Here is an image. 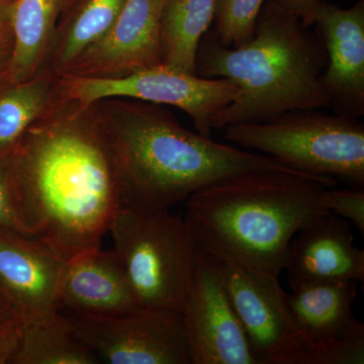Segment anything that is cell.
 Listing matches in <instances>:
<instances>
[{"mask_svg":"<svg viewBox=\"0 0 364 364\" xmlns=\"http://www.w3.org/2000/svg\"><path fill=\"white\" fill-rule=\"evenodd\" d=\"M28 235L68 260L100 248L122 208L116 159L95 105L64 97L14 148Z\"/></svg>","mask_w":364,"mask_h":364,"instance_id":"6da1fadb","label":"cell"},{"mask_svg":"<svg viewBox=\"0 0 364 364\" xmlns=\"http://www.w3.org/2000/svg\"><path fill=\"white\" fill-rule=\"evenodd\" d=\"M93 105L114 151L122 208L169 210L226 176L249 170H293L267 155L186 130L165 105L123 97Z\"/></svg>","mask_w":364,"mask_h":364,"instance_id":"7a4b0ae2","label":"cell"},{"mask_svg":"<svg viewBox=\"0 0 364 364\" xmlns=\"http://www.w3.org/2000/svg\"><path fill=\"white\" fill-rule=\"evenodd\" d=\"M337 183L294 170H249L195 191L183 219L198 250L279 277L294 237L329 213L323 191Z\"/></svg>","mask_w":364,"mask_h":364,"instance_id":"3957f363","label":"cell"},{"mask_svg":"<svg viewBox=\"0 0 364 364\" xmlns=\"http://www.w3.org/2000/svg\"><path fill=\"white\" fill-rule=\"evenodd\" d=\"M326 65L327 54L318 33L272 0L261 9L250 42L225 47L208 30L196 59V75L226 78L237 87V97L215 114L212 129L330 107L321 83Z\"/></svg>","mask_w":364,"mask_h":364,"instance_id":"277c9868","label":"cell"},{"mask_svg":"<svg viewBox=\"0 0 364 364\" xmlns=\"http://www.w3.org/2000/svg\"><path fill=\"white\" fill-rule=\"evenodd\" d=\"M224 129L225 138L242 149L260 151L301 173L363 188L364 124L356 117L305 109Z\"/></svg>","mask_w":364,"mask_h":364,"instance_id":"5b68a950","label":"cell"},{"mask_svg":"<svg viewBox=\"0 0 364 364\" xmlns=\"http://www.w3.org/2000/svg\"><path fill=\"white\" fill-rule=\"evenodd\" d=\"M109 232L139 306L181 314L198 256L183 217L169 210L142 213L121 208Z\"/></svg>","mask_w":364,"mask_h":364,"instance_id":"8992f818","label":"cell"},{"mask_svg":"<svg viewBox=\"0 0 364 364\" xmlns=\"http://www.w3.org/2000/svg\"><path fill=\"white\" fill-rule=\"evenodd\" d=\"M207 254V253H205ZM257 364H331L294 324L279 277L208 255Z\"/></svg>","mask_w":364,"mask_h":364,"instance_id":"52a82bcc","label":"cell"},{"mask_svg":"<svg viewBox=\"0 0 364 364\" xmlns=\"http://www.w3.org/2000/svg\"><path fill=\"white\" fill-rule=\"evenodd\" d=\"M65 97L91 105L109 97L131 98L177 107L193 119L198 134L210 136L213 119L237 97L226 78H203L160 64L117 78L60 75Z\"/></svg>","mask_w":364,"mask_h":364,"instance_id":"ba28073f","label":"cell"},{"mask_svg":"<svg viewBox=\"0 0 364 364\" xmlns=\"http://www.w3.org/2000/svg\"><path fill=\"white\" fill-rule=\"evenodd\" d=\"M78 338L112 364H193L181 313L138 308L122 315L68 312Z\"/></svg>","mask_w":364,"mask_h":364,"instance_id":"9c48e42d","label":"cell"},{"mask_svg":"<svg viewBox=\"0 0 364 364\" xmlns=\"http://www.w3.org/2000/svg\"><path fill=\"white\" fill-rule=\"evenodd\" d=\"M181 315L193 364H257L219 274L208 254L198 249Z\"/></svg>","mask_w":364,"mask_h":364,"instance_id":"30bf717a","label":"cell"},{"mask_svg":"<svg viewBox=\"0 0 364 364\" xmlns=\"http://www.w3.org/2000/svg\"><path fill=\"white\" fill-rule=\"evenodd\" d=\"M358 282H308L291 286L287 304L294 324L331 364L364 363V325L354 316Z\"/></svg>","mask_w":364,"mask_h":364,"instance_id":"8fae6325","label":"cell"},{"mask_svg":"<svg viewBox=\"0 0 364 364\" xmlns=\"http://www.w3.org/2000/svg\"><path fill=\"white\" fill-rule=\"evenodd\" d=\"M166 0H126L111 28L62 75L117 78L163 64L161 18Z\"/></svg>","mask_w":364,"mask_h":364,"instance_id":"7c38bea8","label":"cell"},{"mask_svg":"<svg viewBox=\"0 0 364 364\" xmlns=\"http://www.w3.org/2000/svg\"><path fill=\"white\" fill-rule=\"evenodd\" d=\"M66 262L39 239L0 226V293L23 322L60 312Z\"/></svg>","mask_w":364,"mask_h":364,"instance_id":"4fadbf2b","label":"cell"},{"mask_svg":"<svg viewBox=\"0 0 364 364\" xmlns=\"http://www.w3.org/2000/svg\"><path fill=\"white\" fill-rule=\"evenodd\" d=\"M312 26L324 45L321 83L335 114L364 116V0L348 9L321 0Z\"/></svg>","mask_w":364,"mask_h":364,"instance_id":"5bb4252c","label":"cell"},{"mask_svg":"<svg viewBox=\"0 0 364 364\" xmlns=\"http://www.w3.org/2000/svg\"><path fill=\"white\" fill-rule=\"evenodd\" d=\"M289 287L308 282L364 280V251L350 224L328 213L299 230L289 244L286 267Z\"/></svg>","mask_w":364,"mask_h":364,"instance_id":"9a60e30c","label":"cell"},{"mask_svg":"<svg viewBox=\"0 0 364 364\" xmlns=\"http://www.w3.org/2000/svg\"><path fill=\"white\" fill-rule=\"evenodd\" d=\"M60 311L122 315L140 308L114 249H93L67 260L59 294Z\"/></svg>","mask_w":364,"mask_h":364,"instance_id":"2e32d148","label":"cell"},{"mask_svg":"<svg viewBox=\"0 0 364 364\" xmlns=\"http://www.w3.org/2000/svg\"><path fill=\"white\" fill-rule=\"evenodd\" d=\"M65 97L60 75L44 68L33 77L0 80V154L14 149L26 131Z\"/></svg>","mask_w":364,"mask_h":364,"instance_id":"e0dca14e","label":"cell"},{"mask_svg":"<svg viewBox=\"0 0 364 364\" xmlns=\"http://www.w3.org/2000/svg\"><path fill=\"white\" fill-rule=\"evenodd\" d=\"M65 0H14L9 78L23 81L45 68Z\"/></svg>","mask_w":364,"mask_h":364,"instance_id":"ac0fdd59","label":"cell"},{"mask_svg":"<svg viewBox=\"0 0 364 364\" xmlns=\"http://www.w3.org/2000/svg\"><path fill=\"white\" fill-rule=\"evenodd\" d=\"M126 0H65L45 68L58 75L117 20Z\"/></svg>","mask_w":364,"mask_h":364,"instance_id":"d6986e66","label":"cell"},{"mask_svg":"<svg viewBox=\"0 0 364 364\" xmlns=\"http://www.w3.org/2000/svg\"><path fill=\"white\" fill-rule=\"evenodd\" d=\"M97 353L78 338L70 320L60 312L23 322L11 364H95Z\"/></svg>","mask_w":364,"mask_h":364,"instance_id":"ffe728a7","label":"cell"},{"mask_svg":"<svg viewBox=\"0 0 364 364\" xmlns=\"http://www.w3.org/2000/svg\"><path fill=\"white\" fill-rule=\"evenodd\" d=\"M215 6V0H166L161 18L163 64L196 74V52L212 26Z\"/></svg>","mask_w":364,"mask_h":364,"instance_id":"44dd1931","label":"cell"},{"mask_svg":"<svg viewBox=\"0 0 364 364\" xmlns=\"http://www.w3.org/2000/svg\"><path fill=\"white\" fill-rule=\"evenodd\" d=\"M267 0H215L213 33L225 47L237 48L252 40L256 21Z\"/></svg>","mask_w":364,"mask_h":364,"instance_id":"7402d4cb","label":"cell"},{"mask_svg":"<svg viewBox=\"0 0 364 364\" xmlns=\"http://www.w3.org/2000/svg\"><path fill=\"white\" fill-rule=\"evenodd\" d=\"M14 148L0 154V226L28 235L21 214Z\"/></svg>","mask_w":364,"mask_h":364,"instance_id":"603a6c76","label":"cell"},{"mask_svg":"<svg viewBox=\"0 0 364 364\" xmlns=\"http://www.w3.org/2000/svg\"><path fill=\"white\" fill-rule=\"evenodd\" d=\"M322 203L328 212L343 218L350 222L361 234L364 233L363 188H326L323 191Z\"/></svg>","mask_w":364,"mask_h":364,"instance_id":"cb8c5ba5","label":"cell"},{"mask_svg":"<svg viewBox=\"0 0 364 364\" xmlns=\"http://www.w3.org/2000/svg\"><path fill=\"white\" fill-rule=\"evenodd\" d=\"M23 322L16 317H0V364H11L20 345Z\"/></svg>","mask_w":364,"mask_h":364,"instance_id":"d4e9b609","label":"cell"},{"mask_svg":"<svg viewBox=\"0 0 364 364\" xmlns=\"http://www.w3.org/2000/svg\"><path fill=\"white\" fill-rule=\"evenodd\" d=\"M272 1L284 11L296 14L301 18L304 26L311 28L314 13L321 0H272Z\"/></svg>","mask_w":364,"mask_h":364,"instance_id":"484cf974","label":"cell"},{"mask_svg":"<svg viewBox=\"0 0 364 364\" xmlns=\"http://www.w3.org/2000/svg\"><path fill=\"white\" fill-rule=\"evenodd\" d=\"M13 50L14 38L11 28L0 31V80L9 75Z\"/></svg>","mask_w":364,"mask_h":364,"instance_id":"4316f807","label":"cell"},{"mask_svg":"<svg viewBox=\"0 0 364 364\" xmlns=\"http://www.w3.org/2000/svg\"><path fill=\"white\" fill-rule=\"evenodd\" d=\"M14 0H0V31L11 28Z\"/></svg>","mask_w":364,"mask_h":364,"instance_id":"83f0119b","label":"cell"},{"mask_svg":"<svg viewBox=\"0 0 364 364\" xmlns=\"http://www.w3.org/2000/svg\"><path fill=\"white\" fill-rule=\"evenodd\" d=\"M0 317H16V315H14L11 309L9 308V305H7L6 299H4L1 293H0Z\"/></svg>","mask_w":364,"mask_h":364,"instance_id":"f1b7e54d","label":"cell"}]
</instances>
